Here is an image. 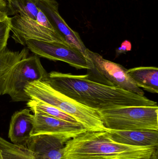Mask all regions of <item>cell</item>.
<instances>
[{
    "instance_id": "cell-14",
    "label": "cell",
    "mask_w": 158,
    "mask_h": 159,
    "mask_svg": "<svg viewBox=\"0 0 158 159\" xmlns=\"http://www.w3.org/2000/svg\"><path fill=\"white\" fill-rule=\"evenodd\" d=\"M106 130L111 139L119 143L135 147L158 146V131Z\"/></svg>"
},
{
    "instance_id": "cell-3",
    "label": "cell",
    "mask_w": 158,
    "mask_h": 159,
    "mask_svg": "<svg viewBox=\"0 0 158 159\" xmlns=\"http://www.w3.org/2000/svg\"><path fill=\"white\" fill-rule=\"evenodd\" d=\"M24 90L30 99L43 102L57 107L75 119L87 130H106L98 111L60 93L45 81H32L26 85Z\"/></svg>"
},
{
    "instance_id": "cell-22",
    "label": "cell",
    "mask_w": 158,
    "mask_h": 159,
    "mask_svg": "<svg viewBox=\"0 0 158 159\" xmlns=\"http://www.w3.org/2000/svg\"><path fill=\"white\" fill-rule=\"evenodd\" d=\"M7 4L5 1L4 0H0V10L6 12Z\"/></svg>"
},
{
    "instance_id": "cell-8",
    "label": "cell",
    "mask_w": 158,
    "mask_h": 159,
    "mask_svg": "<svg viewBox=\"0 0 158 159\" xmlns=\"http://www.w3.org/2000/svg\"><path fill=\"white\" fill-rule=\"evenodd\" d=\"M10 31L15 42L22 45L26 46L28 40L69 45L58 33L41 26L36 20L19 15L11 18Z\"/></svg>"
},
{
    "instance_id": "cell-17",
    "label": "cell",
    "mask_w": 158,
    "mask_h": 159,
    "mask_svg": "<svg viewBox=\"0 0 158 159\" xmlns=\"http://www.w3.org/2000/svg\"><path fill=\"white\" fill-rule=\"evenodd\" d=\"M27 106L33 113H38L50 116L72 123H79L75 119L69 115L46 103L30 99L29 101L27 102Z\"/></svg>"
},
{
    "instance_id": "cell-10",
    "label": "cell",
    "mask_w": 158,
    "mask_h": 159,
    "mask_svg": "<svg viewBox=\"0 0 158 159\" xmlns=\"http://www.w3.org/2000/svg\"><path fill=\"white\" fill-rule=\"evenodd\" d=\"M34 128L32 136L37 134H54L74 138L87 129L79 123H72L53 117L35 113Z\"/></svg>"
},
{
    "instance_id": "cell-1",
    "label": "cell",
    "mask_w": 158,
    "mask_h": 159,
    "mask_svg": "<svg viewBox=\"0 0 158 159\" xmlns=\"http://www.w3.org/2000/svg\"><path fill=\"white\" fill-rule=\"evenodd\" d=\"M47 82L53 89L76 102L97 111L129 107L158 106L156 102L116 86L99 83L89 75H75L52 71Z\"/></svg>"
},
{
    "instance_id": "cell-18",
    "label": "cell",
    "mask_w": 158,
    "mask_h": 159,
    "mask_svg": "<svg viewBox=\"0 0 158 159\" xmlns=\"http://www.w3.org/2000/svg\"><path fill=\"white\" fill-rule=\"evenodd\" d=\"M0 148L3 159H36L27 147L9 143L1 137Z\"/></svg>"
},
{
    "instance_id": "cell-12",
    "label": "cell",
    "mask_w": 158,
    "mask_h": 159,
    "mask_svg": "<svg viewBox=\"0 0 158 159\" xmlns=\"http://www.w3.org/2000/svg\"><path fill=\"white\" fill-rule=\"evenodd\" d=\"M34 115L30 109L17 111L11 117L8 137L13 143L26 146L34 128Z\"/></svg>"
},
{
    "instance_id": "cell-15",
    "label": "cell",
    "mask_w": 158,
    "mask_h": 159,
    "mask_svg": "<svg viewBox=\"0 0 158 159\" xmlns=\"http://www.w3.org/2000/svg\"><path fill=\"white\" fill-rule=\"evenodd\" d=\"M128 73L139 88L152 93H158L157 67H137L128 70Z\"/></svg>"
},
{
    "instance_id": "cell-11",
    "label": "cell",
    "mask_w": 158,
    "mask_h": 159,
    "mask_svg": "<svg viewBox=\"0 0 158 159\" xmlns=\"http://www.w3.org/2000/svg\"><path fill=\"white\" fill-rule=\"evenodd\" d=\"M69 138L62 135L41 134L31 136L26 147L36 159H62Z\"/></svg>"
},
{
    "instance_id": "cell-5",
    "label": "cell",
    "mask_w": 158,
    "mask_h": 159,
    "mask_svg": "<svg viewBox=\"0 0 158 159\" xmlns=\"http://www.w3.org/2000/svg\"><path fill=\"white\" fill-rule=\"evenodd\" d=\"M48 74L38 56H29L21 60L15 69L8 95L14 102H28L30 98L24 90L26 85L35 80L45 81Z\"/></svg>"
},
{
    "instance_id": "cell-4",
    "label": "cell",
    "mask_w": 158,
    "mask_h": 159,
    "mask_svg": "<svg viewBox=\"0 0 158 159\" xmlns=\"http://www.w3.org/2000/svg\"><path fill=\"white\" fill-rule=\"evenodd\" d=\"M106 129L158 131V106L121 107L98 111Z\"/></svg>"
},
{
    "instance_id": "cell-25",
    "label": "cell",
    "mask_w": 158,
    "mask_h": 159,
    "mask_svg": "<svg viewBox=\"0 0 158 159\" xmlns=\"http://www.w3.org/2000/svg\"><path fill=\"white\" fill-rule=\"evenodd\" d=\"M0 159H3L2 156V152H1V148H0Z\"/></svg>"
},
{
    "instance_id": "cell-26",
    "label": "cell",
    "mask_w": 158,
    "mask_h": 159,
    "mask_svg": "<svg viewBox=\"0 0 158 159\" xmlns=\"http://www.w3.org/2000/svg\"><path fill=\"white\" fill-rule=\"evenodd\" d=\"M7 1H8V0H7Z\"/></svg>"
},
{
    "instance_id": "cell-24",
    "label": "cell",
    "mask_w": 158,
    "mask_h": 159,
    "mask_svg": "<svg viewBox=\"0 0 158 159\" xmlns=\"http://www.w3.org/2000/svg\"><path fill=\"white\" fill-rule=\"evenodd\" d=\"M7 16H8L6 14V12L0 10V21L3 20Z\"/></svg>"
},
{
    "instance_id": "cell-21",
    "label": "cell",
    "mask_w": 158,
    "mask_h": 159,
    "mask_svg": "<svg viewBox=\"0 0 158 159\" xmlns=\"http://www.w3.org/2000/svg\"><path fill=\"white\" fill-rule=\"evenodd\" d=\"M132 45L130 42L126 40L122 43L120 47L117 48L116 51H117V54H121L130 51Z\"/></svg>"
},
{
    "instance_id": "cell-23",
    "label": "cell",
    "mask_w": 158,
    "mask_h": 159,
    "mask_svg": "<svg viewBox=\"0 0 158 159\" xmlns=\"http://www.w3.org/2000/svg\"><path fill=\"white\" fill-rule=\"evenodd\" d=\"M150 159H158V147L155 148L150 157Z\"/></svg>"
},
{
    "instance_id": "cell-7",
    "label": "cell",
    "mask_w": 158,
    "mask_h": 159,
    "mask_svg": "<svg viewBox=\"0 0 158 159\" xmlns=\"http://www.w3.org/2000/svg\"><path fill=\"white\" fill-rule=\"evenodd\" d=\"M26 46L29 50L41 57L63 61L79 70H90L87 59L70 46L34 40H27Z\"/></svg>"
},
{
    "instance_id": "cell-16",
    "label": "cell",
    "mask_w": 158,
    "mask_h": 159,
    "mask_svg": "<svg viewBox=\"0 0 158 159\" xmlns=\"http://www.w3.org/2000/svg\"><path fill=\"white\" fill-rule=\"evenodd\" d=\"M6 14L19 15L36 20L39 9L36 6V0H8Z\"/></svg>"
},
{
    "instance_id": "cell-9",
    "label": "cell",
    "mask_w": 158,
    "mask_h": 159,
    "mask_svg": "<svg viewBox=\"0 0 158 159\" xmlns=\"http://www.w3.org/2000/svg\"><path fill=\"white\" fill-rule=\"evenodd\" d=\"M36 6L45 15L54 30L68 44L76 48L86 58V48L78 33L72 30L58 12V3L56 0H36Z\"/></svg>"
},
{
    "instance_id": "cell-13",
    "label": "cell",
    "mask_w": 158,
    "mask_h": 159,
    "mask_svg": "<svg viewBox=\"0 0 158 159\" xmlns=\"http://www.w3.org/2000/svg\"><path fill=\"white\" fill-rule=\"evenodd\" d=\"M29 56V49L13 51L5 48L0 53V95L8 94L14 71L18 63Z\"/></svg>"
},
{
    "instance_id": "cell-19",
    "label": "cell",
    "mask_w": 158,
    "mask_h": 159,
    "mask_svg": "<svg viewBox=\"0 0 158 159\" xmlns=\"http://www.w3.org/2000/svg\"><path fill=\"white\" fill-rule=\"evenodd\" d=\"M11 18L7 16L0 21V53L6 48L10 32Z\"/></svg>"
},
{
    "instance_id": "cell-20",
    "label": "cell",
    "mask_w": 158,
    "mask_h": 159,
    "mask_svg": "<svg viewBox=\"0 0 158 159\" xmlns=\"http://www.w3.org/2000/svg\"><path fill=\"white\" fill-rule=\"evenodd\" d=\"M36 21L41 26H43V27H45L47 29H49V30L54 31L57 32L54 30L52 24L49 22V20L47 19L44 14L40 9H39V12H38V15H37Z\"/></svg>"
},
{
    "instance_id": "cell-2",
    "label": "cell",
    "mask_w": 158,
    "mask_h": 159,
    "mask_svg": "<svg viewBox=\"0 0 158 159\" xmlns=\"http://www.w3.org/2000/svg\"><path fill=\"white\" fill-rule=\"evenodd\" d=\"M155 147L119 143L105 130H87L66 143L62 159H150Z\"/></svg>"
},
{
    "instance_id": "cell-6",
    "label": "cell",
    "mask_w": 158,
    "mask_h": 159,
    "mask_svg": "<svg viewBox=\"0 0 158 159\" xmlns=\"http://www.w3.org/2000/svg\"><path fill=\"white\" fill-rule=\"evenodd\" d=\"M86 58L91 70L95 71L106 79L109 85L119 87L126 90L144 96V92L135 84L128 70L118 63L104 58L98 53L87 48Z\"/></svg>"
}]
</instances>
